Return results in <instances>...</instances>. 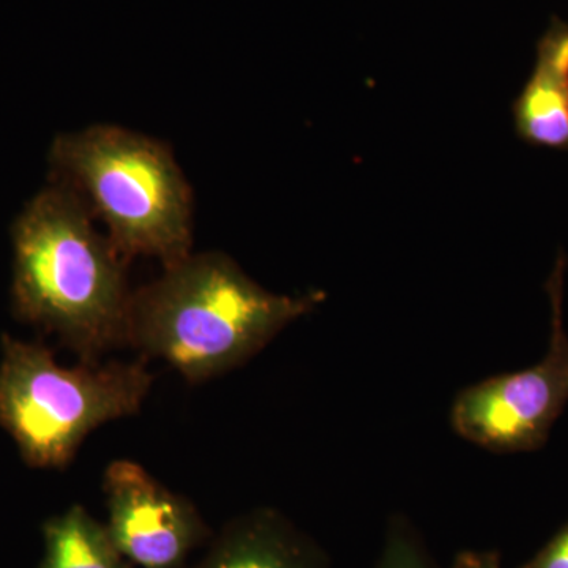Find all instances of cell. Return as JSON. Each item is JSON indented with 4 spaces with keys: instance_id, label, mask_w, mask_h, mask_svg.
Instances as JSON below:
<instances>
[{
    "instance_id": "cell-10",
    "label": "cell",
    "mask_w": 568,
    "mask_h": 568,
    "mask_svg": "<svg viewBox=\"0 0 568 568\" xmlns=\"http://www.w3.org/2000/svg\"><path fill=\"white\" fill-rule=\"evenodd\" d=\"M375 568H436L413 526L395 518L388 526L383 551Z\"/></svg>"
},
{
    "instance_id": "cell-7",
    "label": "cell",
    "mask_w": 568,
    "mask_h": 568,
    "mask_svg": "<svg viewBox=\"0 0 568 568\" xmlns=\"http://www.w3.org/2000/svg\"><path fill=\"white\" fill-rule=\"evenodd\" d=\"M193 568H328L323 549L278 511L235 518Z\"/></svg>"
},
{
    "instance_id": "cell-4",
    "label": "cell",
    "mask_w": 568,
    "mask_h": 568,
    "mask_svg": "<svg viewBox=\"0 0 568 568\" xmlns=\"http://www.w3.org/2000/svg\"><path fill=\"white\" fill-rule=\"evenodd\" d=\"M144 358L67 368L47 347L3 336L0 425L28 465H69L93 429L134 416L151 392Z\"/></svg>"
},
{
    "instance_id": "cell-9",
    "label": "cell",
    "mask_w": 568,
    "mask_h": 568,
    "mask_svg": "<svg viewBox=\"0 0 568 568\" xmlns=\"http://www.w3.org/2000/svg\"><path fill=\"white\" fill-rule=\"evenodd\" d=\"M43 536L40 568H136L112 544L106 526L81 506L51 518Z\"/></svg>"
},
{
    "instance_id": "cell-2",
    "label": "cell",
    "mask_w": 568,
    "mask_h": 568,
    "mask_svg": "<svg viewBox=\"0 0 568 568\" xmlns=\"http://www.w3.org/2000/svg\"><path fill=\"white\" fill-rule=\"evenodd\" d=\"M324 301L323 291L271 293L227 254L192 253L132 291L126 345L203 383L245 364Z\"/></svg>"
},
{
    "instance_id": "cell-8",
    "label": "cell",
    "mask_w": 568,
    "mask_h": 568,
    "mask_svg": "<svg viewBox=\"0 0 568 568\" xmlns=\"http://www.w3.org/2000/svg\"><path fill=\"white\" fill-rule=\"evenodd\" d=\"M523 141L568 151V24L551 22L538 41L532 74L514 104Z\"/></svg>"
},
{
    "instance_id": "cell-12",
    "label": "cell",
    "mask_w": 568,
    "mask_h": 568,
    "mask_svg": "<svg viewBox=\"0 0 568 568\" xmlns=\"http://www.w3.org/2000/svg\"><path fill=\"white\" fill-rule=\"evenodd\" d=\"M450 568H500V556L496 551H466L459 552Z\"/></svg>"
},
{
    "instance_id": "cell-1",
    "label": "cell",
    "mask_w": 568,
    "mask_h": 568,
    "mask_svg": "<svg viewBox=\"0 0 568 568\" xmlns=\"http://www.w3.org/2000/svg\"><path fill=\"white\" fill-rule=\"evenodd\" d=\"M11 242L14 315L58 335L84 364L126 345L129 261L77 190L51 179L14 220Z\"/></svg>"
},
{
    "instance_id": "cell-11",
    "label": "cell",
    "mask_w": 568,
    "mask_h": 568,
    "mask_svg": "<svg viewBox=\"0 0 568 568\" xmlns=\"http://www.w3.org/2000/svg\"><path fill=\"white\" fill-rule=\"evenodd\" d=\"M519 568H568V523L532 559Z\"/></svg>"
},
{
    "instance_id": "cell-3",
    "label": "cell",
    "mask_w": 568,
    "mask_h": 568,
    "mask_svg": "<svg viewBox=\"0 0 568 568\" xmlns=\"http://www.w3.org/2000/svg\"><path fill=\"white\" fill-rule=\"evenodd\" d=\"M51 174L80 193L126 261L151 256L170 267L192 254L193 192L170 145L118 125L62 133Z\"/></svg>"
},
{
    "instance_id": "cell-5",
    "label": "cell",
    "mask_w": 568,
    "mask_h": 568,
    "mask_svg": "<svg viewBox=\"0 0 568 568\" xmlns=\"http://www.w3.org/2000/svg\"><path fill=\"white\" fill-rule=\"evenodd\" d=\"M566 254L547 282L551 336L538 364L465 388L452 407L459 436L496 454L537 450L568 403V334L564 324Z\"/></svg>"
},
{
    "instance_id": "cell-6",
    "label": "cell",
    "mask_w": 568,
    "mask_h": 568,
    "mask_svg": "<svg viewBox=\"0 0 568 568\" xmlns=\"http://www.w3.org/2000/svg\"><path fill=\"white\" fill-rule=\"evenodd\" d=\"M106 529L119 552L140 568H179L209 536L186 497L171 491L138 463L112 462L104 470Z\"/></svg>"
}]
</instances>
